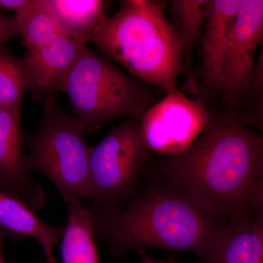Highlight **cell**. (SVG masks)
<instances>
[{
	"label": "cell",
	"instance_id": "6da1fadb",
	"mask_svg": "<svg viewBox=\"0 0 263 263\" xmlns=\"http://www.w3.org/2000/svg\"><path fill=\"white\" fill-rule=\"evenodd\" d=\"M263 137L236 115L212 116L179 155L159 160L149 173L179 188L213 219L228 224L249 216Z\"/></svg>",
	"mask_w": 263,
	"mask_h": 263
},
{
	"label": "cell",
	"instance_id": "7a4b0ae2",
	"mask_svg": "<svg viewBox=\"0 0 263 263\" xmlns=\"http://www.w3.org/2000/svg\"><path fill=\"white\" fill-rule=\"evenodd\" d=\"M117 206L91 203L95 237L114 254L158 249L190 252L202 260L226 224L208 215L179 188L149 173Z\"/></svg>",
	"mask_w": 263,
	"mask_h": 263
},
{
	"label": "cell",
	"instance_id": "3957f363",
	"mask_svg": "<svg viewBox=\"0 0 263 263\" xmlns=\"http://www.w3.org/2000/svg\"><path fill=\"white\" fill-rule=\"evenodd\" d=\"M165 5L152 0L123 1L89 41L138 81L167 94L179 89L184 65L183 48L164 13Z\"/></svg>",
	"mask_w": 263,
	"mask_h": 263
},
{
	"label": "cell",
	"instance_id": "277c9868",
	"mask_svg": "<svg viewBox=\"0 0 263 263\" xmlns=\"http://www.w3.org/2000/svg\"><path fill=\"white\" fill-rule=\"evenodd\" d=\"M43 100L39 127L26 138L27 167L50 179L66 203L86 200L91 150L84 139L87 132L79 119L60 108L55 95Z\"/></svg>",
	"mask_w": 263,
	"mask_h": 263
},
{
	"label": "cell",
	"instance_id": "5b68a950",
	"mask_svg": "<svg viewBox=\"0 0 263 263\" xmlns=\"http://www.w3.org/2000/svg\"><path fill=\"white\" fill-rule=\"evenodd\" d=\"M62 91L86 132L119 118L141 119L148 98L143 82L87 47L67 74Z\"/></svg>",
	"mask_w": 263,
	"mask_h": 263
},
{
	"label": "cell",
	"instance_id": "8992f818",
	"mask_svg": "<svg viewBox=\"0 0 263 263\" xmlns=\"http://www.w3.org/2000/svg\"><path fill=\"white\" fill-rule=\"evenodd\" d=\"M140 120L131 118L120 123L91 148L86 197L91 203L117 206L138 188L150 152Z\"/></svg>",
	"mask_w": 263,
	"mask_h": 263
},
{
	"label": "cell",
	"instance_id": "52a82bcc",
	"mask_svg": "<svg viewBox=\"0 0 263 263\" xmlns=\"http://www.w3.org/2000/svg\"><path fill=\"white\" fill-rule=\"evenodd\" d=\"M211 117L200 102L177 89L142 116V137L149 152L164 157L179 155L200 136Z\"/></svg>",
	"mask_w": 263,
	"mask_h": 263
},
{
	"label": "cell",
	"instance_id": "ba28073f",
	"mask_svg": "<svg viewBox=\"0 0 263 263\" xmlns=\"http://www.w3.org/2000/svg\"><path fill=\"white\" fill-rule=\"evenodd\" d=\"M262 25L263 0H240L223 61L220 92L227 100L248 94Z\"/></svg>",
	"mask_w": 263,
	"mask_h": 263
},
{
	"label": "cell",
	"instance_id": "9c48e42d",
	"mask_svg": "<svg viewBox=\"0 0 263 263\" xmlns=\"http://www.w3.org/2000/svg\"><path fill=\"white\" fill-rule=\"evenodd\" d=\"M21 108L0 106V191L10 194L34 212L42 209L46 195L31 178L23 152Z\"/></svg>",
	"mask_w": 263,
	"mask_h": 263
},
{
	"label": "cell",
	"instance_id": "30bf717a",
	"mask_svg": "<svg viewBox=\"0 0 263 263\" xmlns=\"http://www.w3.org/2000/svg\"><path fill=\"white\" fill-rule=\"evenodd\" d=\"M88 40L70 31L57 35L49 43L27 50L24 60L33 79V93L43 100L62 91L67 74L86 48Z\"/></svg>",
	"mask_w": 263,
	"mask_h": 263
},
{
	"label": "cell",
	"instance_id": "8fae6325",
	"mask_svg": "<svg viewBox=\"0 0 263 263\" xmlns=\"http://www.w3.org/2000/svg\"><path fill=\"white\" fill-rule=\"evenodd\" d=\"M240 0H208L201 40L202 76L208 89L220 91L223 61Z\"/></svg>",
	"mask_w": 263,
	"mask_h": 263
},
{
	"label": "cell",
	"instance_id": "7c38bea8",
	"mask_svg": "<svg viewBox=\"0 0 263 263\" xmlns=\"http://www.w3.org/2000/svg\"><path fill=\"white\" fill-rule=\"evenodd\" d=\"M263 230L250 217L224 224L204 263H262Z\"/></svg>",
	"mask_w": 263,
	"mask_h": 263
},
{
	"label": "cell",
	"instance_id": "4fadbf2b",
	"mask_svg": "<svg viewBox=\"0 0 263 263\" xmlns=\"http://www.w3.org/2000/svg\"><path fill=\"white\" fill-rule=\"evenodd\" d=\"M0 228L5 233H14L35 240L46 257L61 240L64 227L51 226L41 220L34 211L18 198L0 191Z\"/></svg>",
	"mask_w": 263,
	"mask_h": 263
},
{
	"label": "cell",
	"instance_id": "5bb4252c",
	"mask_svg": "<svg viewBox=\"0 0 263 263\" xmlns=\"http://www.w3.org/2000/svg\"><path fill=\"white\" fill-rule=\"evenodd\" d=\"M67 222L61 238L62 263H100L92 221L82 200L67 202Z\"/></svg>",
	"mask_w": 263,
	"mask_h": 263
},
{
	"label": "cell",
	"instance_id": "9a60e30c",
	"mask_svg": "<svg viewBox=\"0 0 263 263\" xmlns=\"http://www.w3.org/2000/svg\"><path fill=\"white\" fill-rule=\"evenodd\" d=\"M15 16L27 50L49 43L67 30L57 18L51 0H29Z\"/></svg>",
	"mask_w": 263,
	"mask_h": 263
},
{
	"label": "cell",
	"instance_id": "2e32d148",
	"mask_svg": "<svg viewBox=\"0 0 263 263\" xmlns=\"http://www.w3.org/2000/svg\"><path fill=\"white\" fill-rule=\"evenodd\" d=\"M57 18L67 30L90 41L107 15L101 0H51Z\"/></svg>",
	"mask_w": 263,
	"mask_h": 263
},
{
	"label": "cell",
	"instance_id": "e0dca14e",
	"mask_svg": "<svg viewBox=\"0 0 263 263\" xmlns=\"http://www.w3.org/2000/svg\"><path fill=\"white\" fill-rule=\"evenodd\" d=\"M34 79L27 62L4 46L0 48V106L21 108L24 95L34 89Z\"/></svg>",
	"mask_w": 263,
	"mask_h": 263
},
{
	"label": "cell",
	"instance_id": "ac0fdd59",
	"mask_svg": "<svg viewBox=\"0 0 263 263\" xmlns=\"http://www.w3.org/2000/svg\"><path fill=\"white\" fill-rule=\"evenodd\" d=\"M207 10L208 0H173L170 3V23L183 52L201 40Z\"/></svg>",
	"mask_w": 263,
	"mask_h": 263
},
{
	"label": "cell",
	"instance_id": "d6986e66",
	"mask_svg": "<svg viewBox=\"0 0 263 263\" xmlns=\"http://www.w3.org/2000/svg\"><path fill=\"white\" fill-rule=\"evenodd\" d=\"M249 216L263 230V147L254 176Z\"/></svg>",
	"mask_w": 263,
	"mask_h": 263
},
{
	"label": "cell",
	"instance_id": "ffe728a7",
	"mask_svg": "<svg viewBox=\"0 0 263 263\" xmlns=\"http://www.w3.org/2000/svg\"><path fill=\"white\" fill-rule=\"evenodd\" d=\"M241 118L249 127L263 137V95L255 97L249 114Z\"/></svg>",
	"mask_w": 263,
	"mask_h": 263
},
{
	"label": "cell",
	"instance_id": "44dd1931",
	"mask_svg": "<svg viewBox=\"0 0 263 263\" xmlns=\"http://www.w3.org/2000/svg\"><path fill=\"white\" fill-rule=\"evenodd\" d=\"M20 34L15 15H8L0 11V48L10 38Z\"/></svg>",
	"mask_w": 263,
	"mask_h": 263
},
{
	"label": "cell",
	"instance_id": "7402d4cb",
	"mask_svg": "<svg viewBox=\"0 0 263 263\" xmlns=\"http://www.w3.org/2000/svg\"><path fill=\"white\" fill-rule=\"evenodd\" d=\"M259 44L260 46V53L258 61L255 65L252 84L248 92L254 95V97L263 95V25Z\"/></svg>",
	"mask_w": 263,
	"mask_h": 263
},
{
	"label": "cell",
	"instance_id": "603a6c76",
	"mask_svg": "<svg viewBox=\"0 0 263 263\" xmlns=\"http://www.w3.org/2000/svg\"><path fill=\"white\" fill-rule=\"evenodd\" d=\"M29 0H0V10H13L15 13L23 8Z\"/></svg>",
	"mask_w": 263,
	"mask_h": 263
},
{
	"label": "cell",
	"instance_id": "cb8c5ba5",
	"mask_svg": "<svg viewBox=\"0 0 263 263\" xmlns=\"http://www.w3.org/2000/svg\"><path fill=\"white\" fill-rule=\"evenodd\" d=\"M6 233L0 228V263L5 262L4 254H3V242H4Z\"/></svg>",
	"mask_w": 263,
	"mask_h": 263
},
{
	"label": "cell",
	"instance_id": "d4e9b609",
	"mask_svg": "<svg viewBox=\"0 0 263 263\" xmlns=\"http://www.w3.org/2000/svg\"><path fill=\"white\" fill-rule=\"evenodd\" d=\"M141 263H173L170 262H166V261L160 260V259H157L155 258H153V257H150V256L146 255V254H144L142 257Z\"/></svg>",
	"mask_w": 263,
	"mask_h": 263
},
{
	"label": "cell",
	"instance_id": "484cf974",
	"mask_svg": "<svg viewBox=\"0 0 263 263\" xmlns=\"http://www.w3.org/2000/svg\"><path fill=\"white\" fill-rule=\"evenodd\" d=\"M46 263H57L56 259H55L53 255L50 256V257H46Z\"/></svg>",
	"mask_w": 263,
	"mask_h": 263
},
{
	"label": "cell",
	"instance_id": "4316f807",
	"mask_svg": "<svg viewBox=\"0 0 263 263\" xmlns=\"http://www.w3.org/2000/svg\"><path fill=\"white\" fill-rule=\"evenodd\" d=\"M262 262L263 263V250H262Z\"/></svg>",
	"mask_w": 263,
	"mask_h": 263
}]
</instances>
